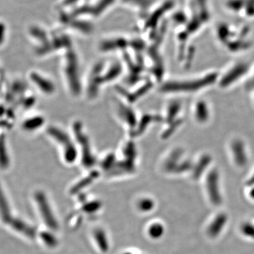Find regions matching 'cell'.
<instances>
[{
	"label": "cell",
	"instance_id": "cell-2",
	"mask_svg": "<svg viewBox=\"0 0 254 254\" xmlns=\"http://www.w3.org/2000/svg\"><path fill=\"white\" fill-rule=\"evenodd\" d=\"M250 72L248 64L240 62L227 68L225 72L218 75L217 83L222 89L235 86L237 83L242 80L246 75Z\"/></svg>",
	"mask_w": 254,
	"mask_h": 254
},
{
	"label": "cell",
	"instance_id": "cell-11",
	"mask_svg": "<svg viewBox=\"0 0 254 254\" xmlns=\"http://www.w3.org/2000/svg\"><path fill=\"white\" fill-rule=\"evenodd\" d=\"M9 155H8L6 143L4 135L0 136V168H6L9 165Z\"/></svg>",
	"mask_w": 254,
	"mask_h": 254
},
{
	"label": "cell",
	"instance_id": "cell-9",
	"mask_svg": "<svg viewBox=\"0 0 254 254\" xmlns=\"http://www.w3.org/2000/svg\"><path fill=\"white\" fill-rule=\"evenodd\" d=\"M218 174L216 172H211L207 179V186L210 193V198L214 203H218L220 202V196L218 192Z\"/></svg>",
	"mask_w": 254,
	"mask_h": 254
},
{
	"label": "cell",
	"instance_id": "cell-8",
	"mask_svg": "<svg viewBox=\"0 0 254 254\" xmlns=\"http://www.w3.org/2000/svg\"><path fill=\"white\" fill-rule=\"evenodd\" d=\"M118 4L123 5L137 12H145L151 5V0H117Z\"/></svg>",
	"mask_w": 254,
	"mask_h": 254
},
{
	"label": "cell",
	"instance_id": "cell-5",
	"mask_svg": "<svg viewBox=\"0 0 254 254\" xmlns=\"http://www.w3.org/2000/svg\"><path fill=\"white\" fill-rule=\"evenodd\" d=\"M93 240L96 245L98 250L103 253L108 252L109 250V240H108V235L103 229L95 228L93 230Z\"/></svg>",
	"mask_w": 254,
	"mask_h": 254
},
{
	"label": "cell",
	"instance_id": "cell-13",
	"mask_svg": "<svg viewBox=\"0 0 254 254\" xmlns=\"http://www.w3.org/2000/svg\"><path fill=\"white\" fill-rule=\"evenodd\" d=\"M154 206V201L149 197H142L137 201L136 208L141 213H148L152 211Z\"/></svg>",
	"mask_w": 254,
	"mask_h": 254
},
{
	"label": "cell",
	"instance_id": "cell-15",
	"mask_svg": "<svg viewBox=\"0 0 254 254\" xmlns=\"http://www.w3.org/2000/svg\"><path fill=\"white\" fill-rule=\"evenodd\" d=\"M86 0H64V4L75 11L82 7L83 4H86Z\"/></svg>",
	"mask_w": 254,
	"mask_h": 254
},
{
	"label": "cell",
	"instance_id": "cell-4",
	"mask_svg": "<svg viewBox=\"0 0 254 254\" xmlns=\"http://www.w3.org/2000/svg\"><path fill=\"white\" fill-rule=\"evenodd\" d=\"M210 107L204 100H199L194 105L193 108V116L197 123L200 125H204L208 123L210 119Z\"/></svg>",
	"mask_w": 254,
	"mask_h": 254
},
{
	"label": "cell",
	"instance_id": "cell-19",
	"mask_svg": "<svg viewBox=\"0 0 254 254\" xmlns=\"http://www.w3.org/2000/svg\"><path fill=\"white\" fill-rule=\"evenodd\" d=\"M252 91H253V93H254L253 101H254V89L252 90Z\"/></svg>",
	"mask_w": 254,
	"mask_h": 254
},
{
	"label": "cell",
	"instance_id": "cell-20",
	"mask_svg": "<svg viewBox=\"0 0 254 254\" xmlns=\"http://www.w3.org/2000/svg\"><path fill=\"white\" fill-rule=\"evenodd\" d=\"M252 182H253V183H254V177H253V178L252 179Z\"/></svg>",
	"mask_w": 254,
	"mask_h": 254
},
{
	"label": "cell",
	"instance_id": "cell-1",
	"mask_svg": "<svg viewBox=\"0 0 254 254\" xmlns=\"http://www.w3.org/2000/svg\"><path fill=\"white\" fill-rule=\"evenodd\" d=\"M218 77V73L210 72L192 80L173 82L170 84L169 83L168 86L164 90L173 93H197L211 86L213 83H216Z\"/></svg>",
	"mask_w": 254,
	"mask_h": 254
},
{
	"label": "cell",
	"instance_id": "cell-7",
	"mask_svg": "<svg viewBox=\"0 0 254 254\" xmlns=\"http://www.w3.org/2000/svg\"><path fill=\"white\" fill-rule=\"evenodd\" d=\"M38 202L39 207H41L42 216L44 218L45 221H46L47 225L51 228H57L58 225H57L56 220L52 213V210H50L48 202L45 200L44 197L41 195H38Z\"/></svg>",
	"mask_w": 254,
	"mask_h": 254
},
{
	"label": "cell",
	"instance_id": "cell-10",
	"mask_svg": "<svg viewBox=\"0 0 254 254\" xmlns=\"http://www.w3.org/2000/svg\"><path fill=\"white\" fill-rule=\"evenodd\" d=\"M43 123H44V120L42 117L35 116L25 120L22 124V127L25 131H33L41 128Z\"/></svg>",
	"mask_w": 254,
	"mask_h": 254
},
{
	"label": "cell",
	"instance_id": "cell-16",
	"mask_svg": "<svg viewBox=\"0 0 254 254\" xmlns=\"http://www.w3.org/2000/svg\"><path fill=\"white\" fill-rule=\"evenodd\" d=\"M247 86L250 91H252V90L254 89V71L253 74L251 76L250 80L247 82Z\"/></svg>",
	"mask_w": 254,
	"mask_h": 254
},
{
	"label": "cell",
	"instance_id": "cell-17",
	"mask_svg": "<svg viewBox=\"0 0 254 254\" xmlns=\"http://www.w3.org/2000/svg\"><path fill=\"white\" fill-rule=\"evenodd\" d=\"M4 41V29L0 26V45Z\"/></svg>",
	"mask_w": 254,
	"mask_h": 254
},
{
	"label": "cell",
	"instance_id": "cell-3",
	"mask_svg": "<svg viewBox=\"0 0 254 254\" xmlns=\"http://www.w3.org/2000/svg\"><path fill=\"white\" fill-rule=\"evenodd\" d=\"M228 151L238 166H245L248 160L247 144L241 138L233 137L227 143Z\"/></svg>",
	"mask_w": 254,
	"mask_h": 254
},
{
	"label": "cell",
	"instance_id": "cell-14",
	"mask_svg": "<svg viewBox=\"0 0 254 254\" xmlns=\"http://www.w3.org/2000/svg\"><path fill=\"white\" fill-rule=\"evenodd\" d=\"M225 222V219L224 218V216L221 215V216L218 217V218L215 220V221H214V222L212 223L211 226H210V229L208 230V232H210L211 235H218L219 231L221 230L222 227H223Z\"/></svg>",
	"mask_w": 254,
	"mask_h": 254
},
{
	"label": "cell",
	"instance_id": "cell-18",
	"mask_svg": "<svg viewBox=\"0 0 254 254\" xmlns=\"http://www.w3.org/2000/svg\"><path fill=\"white\" fill-rule=\"evenodd\" d=\"M252 195H253V197L254 198V190H252Z\"/></svg>",
	"mask_w": 254,
	"mask_h": 254
},
{
	"label": "cell",
	"instance_id": "cell-12",
	"mask_svg": "<svg viewBox=\"0 0 254 254\" xmlns=\"http://www.w3.org/2000/svg\"><path fill=\"white\" fill-rule=\"evenodd\" d=\"M147 234L150 238L158 240L164 234L163 224L159 222H151L147 228Z\"/></svg>",
	"mask_w": 254,
	"mask_h": 254
},
{
	"label": "cell",
	"instance_id": "cell-6",
	"mask_svg": "<svg viewBox=\"0 0 254 254\" xmlns=\"http://www.w3.org/2000/svg\"><path fill=\"white\" fill-rule=\"evenodd\" d=\"M30 78H31L32 82L35 83L36 86L43 93H46V94H52L55 91V86L53 83L39 73H31Z\"/></svg>",
	"mask_w": 254,
	"mask_h": 254
}]
</instances>
